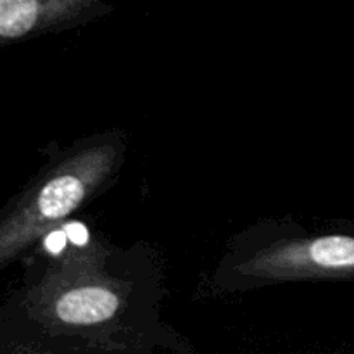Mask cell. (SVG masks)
Masks as SVG:
<instances>
[{
	"mask_svg": "<svg viewBox=\"0 0 354 354\" xmlns=\"http://www.w3.org/2000/svg\"><path fill=\"white\" fill-rule=\"evenodd\" d=\"M162 273L152 249L99 241L48 256L2 310L16 351L151 353L180 346L159 322Z\"/></svg>",
	"mask_w": 354,
	"mask_h": 354,
	"instance_id": "obj_1",
	"label": "cell"
},
{
	"mask_svg": "<svg viewBox=\"0 0 354 354\" xmlns=\"http://www.w3.org/2000/svg\"><path fill=\"white\" fill-rule=\"evenodd\" d=\"M127 156V133L104 131L75 142L10 201L0 223V266L109 189Z\"/></svg>",
	"mask_w": 354,
	"mask_h": 354,
	"instance_id": "obj_2",
	"label": "cell"
},
{
	"mask_svg": "<svg viewBox=\"0 0 354 354\" xmlns=\"http://www.w3.org/2000/svg\"><path fill=\"white\" fill-rule=\"evenodd\" d=\"M354 279V235L304 230L296 223H261L237 237L214 282L245 290L283 282Z\"/></svg>",
	"mask_w": 354,
	"mask_h": 354,
	"instance_id": "obj_3",
	"label": "cell"
},
{
	"mask_svg": "<svg viewBox=\"0 0 354 354\" xmlns=\"http://www.w3.org/2000/svg\"><path fill=\"white\" fill-rule=\"evenodd\" d=\"M111 10L104 0H0L2 45L68 30Z\"/></svg>",
	"mask_w": 354,
	"mask_h": 354,
	"instance_id": "obj_4",
	"label": "cell"
}]
</instances>
